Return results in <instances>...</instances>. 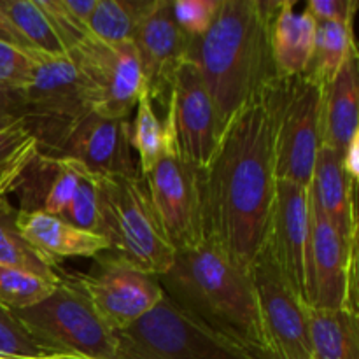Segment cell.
I'll list each match as a JSON object with an SVG mask.
<instances>
[{
  "label": "cell",
  "mask_w": 359,
  "mask_h": 359,
  "mask_svg": "<svg viewBox=\"0 0 359 359\" xmlns=\"http://www.w3.org/2000/svg\"><path fill=\"white\" fill-rule=\"evenodd\" d=\"M263 91L230 119L212 158L200 170L205 241L245 272L266 242L277 186Z\"/></svg>",
  "instance_id": "6da1fadb"
},
{
  "label": "cell",
  "mask_w": 359,
  "mask_h": 359,
  "mask_svg": "<svg viewBox=\"0 0 359 359\" xmlns=\"http://www.w3.org/2000/svg\"><path fill=\"white\" fill-rule=\"evenodd\" d=\"M279 2L221 0L214 23L191 41L196 63L216 107L221 130L277 77L270 25Z\"/></svg>",
  "instance_id": "7a4b0ae2"
},
{
  "label": "cell",
  "mask_w": 359,
  "mask_h": 359,
  "mask_svg": "<svg viewBox=\"0 0 359 359\" xmlns=\"http://www.w3.org/2000/svg\"><path fill=\"white\" fill-rule=\"evenodd\" d=\"M165 297L217 335L259 359H270L251 273L233 265L212 242L175 252L158 277Z\"/></svg>",
  "instance_id": "3957f363"
},
{
  "label": "cell",
  "mask_w": 359,
  "mask_h": 359,
  "mask_svg": "<svg viewBox=\"0 0 359 359\" xmlns=\"http://www.w3.org/2000/svg\"><path fill=\"white\" fill-rule=\"evenodd\" d=\"M98 231L109 252L160 277L170 270L175 249L160 226L140 175H97Z\"/></svg>",
  "instance_id": "277c9868"
},
{
  "label": "cell",
  "mask_w": 359,
  "mask_h": 359,
  "mask_svg": "<svg viewBox=\"0 0 359 359\" xmlns=\"http://www.w3.org/2000/svg\"><path fill=\"white\" fill-rule=\"evenodd\" d=\"M323 90L312 77L300 74L276 77L263 91L272 126L277 181L311 186L321 147Z\"/></svg>",
  "instance_id": "5b68a950"
},
{
  "label": "cell",
  "mask_w": 359,
  "mask_h": 359,
  "mask_svg": "<svg viewBox=\"0 0 359 359\" xmlns=\"http://www.w3.org/2000/svg\"><path fill=\"white\" fill-rule=\"evenodd\" d=\"M21 98L25 128L37 142L39 153L51 156L91 112L83 79L69 55L34 51V74Z\"/></svg>",
  "instance_id": "8992f818"
},
{
  "label": "cell",
  "mask_w": 359,
  "mask_h": 359,
  "mask_svg": "<svg viewBox=\"0 0 359 359\" xmlns=\"http://www.w3.org/2000/svg\"><path fill=\"white\" fill-rule=\"evenodd\" d=\"M118 359H259L217 335L170 298L128 330L116 333Z\"/></svg>",
  "instance_id": "52a82bcc"
},
{
  "label": "cell",
  "mask_w": 359,
  "mask_h": 359,
  "mask_svg": "<svg viewBox=\"0 0 359 359\" xmlns=\"http://www.w3.org/2000/svg\"><path fill=\"white\" fill-rule=\"evenodd\" d=\"M60 277L56 290L46 300L16 312V318L58 354L118 359L116 333L102 321L81 287L62 272Z\"/></svg>",
  "instance_id": "ba28073f"
},
{
  "label": "cell",
  "mask_w": 359,
  "mask_h": 359,
  "mask_svg": "<svg viewBox=\"0 0 359 359\" xmlns=\"http://www.w3.org/2000/svg\"><path fill=\"white\" fill-rule=\"evenodd\" d=\"M67 55L83 79L91 112L128 119L139 98L146 93L133 42L109 44L90 37Z\"/></svg>",
  "instance_id": "9c48e42d"
},
{
  "label": "cell",
  "mask_w": 359,
  "mask_h": 359,
  "mask_svg": "<svg viewBox=\"0 0 359 359\" xmlns=\"http://www.w3.org/2000/svg\"><path fill=\"white\" fill-rule=\"evenodd\" d=\"M358 241L347 245L309 191V238L305 249V304L323 311L358 314Z\"/></svg>",
  "instance_id": "30bf717a"
},
{
  "label": "cell",
  "mask_w": 359,
  "mask_h": 359,
  "mask_svg": "<svg viewBox=\"0 0 359 359\" xmlns=\"http://www.w3.org/2000/svg\"><path fill=\"white\" fill-rule=\"evenodd\" d=\"M151 205L165 237L175 252L205 241L200 170L181 156L177 146L168 147L147 174Z\"/></svg>",
  "instance_id": "8fae6325"
},
{
  "label": "cell",
  "mask_w": 359,
  "mask_h": 359,
  "mask_svg": "<svg viewBox=\"0 0 359 359\" xmlns=\"http://www.w3.org/2000/svg\"><path fill=\"white\" fill-rule=\"evenodd\" d=\"M95 259L97 266L91 272L74 273L70 279L114 333L139 323L163 300L165 293L158 277L109 251Z\"/></svg>",
  "instance_id": "7c38bea8"
},
{
  "label": "cell",
  "mask_w": 359,
  "mask_h": 359,
  "mask_svg": "<svg viewBox=\"0 0 359 359\" xmlns=\"http://www.w3.org/2000/svg\"><path fill=\"white\" fill-rule=\"evenodd\" d=\"M270 359H312L309 305L290 286L269 249L249 269Z\"/></svg>",
  "instance_id": "4fadbf2b"
},
{
  "label": "cell",
  "mask_w": 359,
  "mask_h": 359,
  "mask_svg": "<svg viewBox=\"0 0 359 359\" xmlns=\"http://www.w3.org/2000/svg\"><path fill=\"white\" fill-rule=\"evenodd\" d=\"M142 69L146 95L154 109L167 112L177 70L189 60L191 39L172 14V0H151L132 39Z\"/></svg>",
  "instance_id": "5bb4252c"
},
{
  "label": "cell",
  "mask_w": 359,
  "mask_h": 359,
  "mask_svg": "<svg viewBox=\"0 0 359 359\" xmlns=\"http://www.w3.org/2000/svg\"><path fill=\"white\" fill-rule=\"evenodd\" d=\"M174 128L175 146L193 167L203 170L216 151L223 133L216 107L193 60L177 70L167 112Z\"/></svg>",
  "instance_id": "9a60e30c"
},
{
  "label": "cell",
  "mask_w": 359,
  "mask_h": 359,
  "mask_svg": "<svg viewBox=\"0 0 359 359\" xmlns=\"http://www.w3.org/2000/svg\"><path fill=\"white\" fill-rule=\"evenodd\" d=\"M130 119L88 112L55 156L72 158L97 175H140L130 142Z\"/></svg>",
  "instance_id": "2e32d148"
},
{
  "label": "cell",
  "mask_w": 359,
  "mask_h": 359,
  "mask_svg": "<svg viewBox=\"0 0 359 359\" xmlns=\"http://www.w3.org/2000/svg\"><path fill=\"white\" fill-rule=\"evenodd\" d=\"M307 238L309 186L291 181H277L269 233L263 248L269 249L284 279L302 297L305 291Z\"/></svg>",
  "instance_id": "e0dca14e"
},
{
  "label": "cell",
  "mask_w": 359,
  "mask_h": 359,
  "mask_svg": "<svg viewBox=\"0 0 359 359\" xmlns=\"http://www.w3.org/2000/svg\"><path fill=\"white\" fill-rule=\"evenodd\" d=\"M86 167L72 158L35 153L25 165L16 188L20 212H46L62 217L72 202Z\"/></svg>",
  "instance_id": "ac0fdd59"
},
{
  "label": "cell",
  "mask_w": 359,
  "mask_h": 359,
  "mask_svg": "<svg viewBox=\"0 0 359 359\" xmlns=\"http://www.w3.org/2000/svg\"><path fill=\"white\" fill-rule=\"evenodd\" d=\"M16 226L25 241L55 269L62 259L97 258L109 251L104 237L72 226L51 214L20 212L16 209Z\"/></svg>",
  "instance_id": "d6986e66"
},
{
  "label": "cell",
  "mask_w": 359,
  "mask_h": 359,
  "mask_svg": "<svg viewBox=\"0 0 359 359\" xmlns=\"http://www.w3.org/2000/svg\"><path fill=\"white\" fill-rule=\"evenodd\" d=\"M354 188L356 184L347 177L342 167V154L328 146L319 147L309 191L347 245L358 241Z\"/></svg>",
  "instance_id": "ffe728a7"
},
{
  "label": "cell",
  "mask_w": 359,
  "mask_h": 359,
  "mask_svg": "<svg viewBox=\"0 0 359 359\" xmlns=\"http://www.w3.org/2000/svg\"><path fill=\"white\" fill-rule=\"evenodd\" d=\"M314 18L297 11V2L280 0L270 25V49L277 77H293L307 72L316 44Z\"/></svg>",
  "instance_id": "44dd1931"
},
{
  "label": "cell",
  "mask_w": 359,
  "mask_h": 359,
  "mask_svg": "<svg viewBox=\"0 0 359 359\" xmlns=\"http://www.w3.org/2000/svg\"><path fill=\"white\" fill-rule=\"evenodd\" d=\"M359 137L358 55L351 56L335 79L323 90L321 146L344 154Z\"/></svg>",
  "instance_id": "7402d4cb"
},
{
  "label": "cell",
  "mask_w": 359,
  "mask_h": 359,
  "mask_svg": "<svg viewBox=\"0 0 359 359\" xmlns=\"http://www.w3.org/2000/svg\"><path fill=\"white\" fill-rule=\"evenodd\" d=\"M309 342L312 359H359L358 314L309 307Z\"/></svg>",
  "instance_id": "603a6c76"
},
{
  "label": "cell",
  "mask_w": 359,
  "mask_h": 359,
  "mask_svg": "<svg viewBox=\"0 0 359 359\" xmlns=\"http://www.w3.org/2000/svg\"><path fill=\"white\" fill-rule=\"evenodd\" d=\"M316 44L307 76L323 88L328 86L351 56L358 55L353 23L316 21Z\"/></svg>",
  "instance_id": "cb8c5ba5"
},
{
  "label": "cell",
  "mask_w": 359,
  "mask_h": 359,
  "mask_svg": "<svg viewBox=\"0 0 359 359\" xmlns=\"http://www.w3.org/2000/svg\"><path fill=\"white\" fill-rule=\"evenodd\" d=\"M130 142L133 153L137 154L140 175L147 174L153 165L163 156L168 147L175 146L174 128L168 116L160 118L153 102L146 93L139 98L135 105V118L130 130Z\"/></svg>",
  "instance_id": "d4e9b609"
},
{
  "label": "cell",
  "mask_w": 359,
  "mask_h": 359,
  "mask_svg": "<svg viewBox=\"0 0 359 359\" xmlns=\"http://www.w3.org/2000/svg\"><path fill=\"white\" fill-rule=\"evenodd\" d=\"M0 266L25 270L49 280H60L58 269L49 265L21 235L16 226V207L4 198L0 202Z\"/></svg>",
  "instance_id": "484cf974"
},
{
  "label": "cell",
  "mask_w": 359,
  "mask_h": 359,
  "mask_svg": "<svg viewBox=\"0 0 359 359\" xmlns=\"http://www.w3.org/2000/svg\"><path fill=\"white\" fill-rule=\"evenodd\" d=\"M151 0H97L88 20L91 37L109 44L132 42Z\"/></svg>",
  "instance_id": "4316f807"
},
{
  "label": "cell",
  "mask_w": 359,
  "mask_h": 359,
  "mask_svg": "<svg viewBox=\"0 0 359 359\" xmlns=\"http://www.w3.org/2000/svg\"><path fill=\"white\" fill-rule=\"evenodd\" d=\"M0 9L20 32L28 48L44 55H67L51 21L39 7L37 0H0Z\"/></svg>",
  "instance_id": "83f0119b"
},
{
  "label": "cell",
  "mask_w": 359,
  "mask_h": 359,
  "mask_svg": "<svg viewBox=\"0 0 359 359\" xmlns=\"http://www.w3.org/2000/svg\"><path fill=\"white\" fill-rule=\"evenodd\" d=\"M58 283L60 280L44 279L25 270L0 266V305L14 314L27 311L46 300Z\"/></svg>",
  "instance_id": "f1b7e54d"
},
{
  "label": "cell",
  "mask_w": 359,
  "mask_h": 359,
  "mask_svg": "<svg viewBox=\"0 0 359 359\" xmlns=\"http://www.w3.org/2000/svg\"><path fill=\"white\" fill-rule=\"evenodd\" d=\"M51 356L60 354L35 339L14 312L0 305V358L42 359Z\"/></svg>",
  "instance_id": "f546056e"
},
{
  "label": "cell",
  "mask_w": 359,
  "mask_h": 359,
  "mask_svg": "<svg viewBox=\"0 0 359 359\" xmlns=\"http://www.w3.org/2000/svg\"><path fill=\"white\" fill-rule=\"evenodd\" d=\"M63 221L70 223L72 226L81 228V230L98 231V186H97V174L86 172L81 177L77 191L74 195L72 202L67 207V210L62 216Z\"/></svg>",
  "instance_id": "4dcf8cb0"
},
{
  "label": "cell",
  "mask_w": 359,
  "mask_h": 359,
  "mask_svg": "<svg viewBox=\"0 0 359 359\" xmlns=\"http://www.w3.org/2000/svg\"><path fill=\"white\" fill-rule=\"evenodd\" d=\"M34 74V49L0 41V86L23 91Z\"/></svg>",
  "instance_id": "1f68e13d"
},
{
  "label": "cell",
  "mask_w": 359,
  "mask_h": 359,
  "mask_svg": "<svg viewBox=\"0 0 359 359\" xmlns=\"http://www.w3.org/2000/svg\"><path fill=\"white\" fill-rule=\"evenodd\" d=\"M221 0H172L175 23L188 39H200L214 23Z\"/></svg>",
  "instance_id": "d6a6232c"
},
{
  "label": "cell",
  "mask_w": 359,
  "mask_h": 359,
  "mask_svg": "<svg viewBox=\"0 0 359 359\" xmlns=\"http://www.w3.org/2000/svg\"><path fill=\"white\" fill-rule=\"evenodd\" d=\"M39 7L46 13V16L51 21L56 35L62 41L63 48L67 53L76 49L77 46L83 44L86 39L91 37L90 30L84 23L77 21L69 11L65 9L62 0H37Z\"/></svg>",
  "instance_id": "836d02e7"
},
{
  "label": "cell",
  "mask_w": 359,
  "mask_h": 359,
  "mask_svg": "<svg viewBox=\"0 0 359 359\" xmlns=\"http://www.w3.org/2000/svg\"><path fill=\"white\" fill-rule=\"evenodd\" d=\"M37 149V142L23 123L0 126V167Z\"/></svg>",
  "instance_id": "e575fe53"
},
{
  "label": "cell",
  "mask_w": 359,
  "mask_h": 359,
  "mask_svg": "<svg viewBox=\"0 0 359 359\" xmlns=\"http://www.w3.org/2000/svg\"><path fill=\"white\" fill-rule=\"evenodd\" d=\"M305 11L316 21H342L354 23L358 11L356 0H311L305 6Z\"/></svg>",
  "instance_id": "d590c367"
},
{
  "label": "cell",
  "mask_w": 359,
  "mask_h": 359,
  "mask_svg": "<svg viewBox=\"0 0 359 359\" xmlns=\"http://www.w3.org/2000/svg\"><path fill=\"white\" fill-rule=\"evenodd\" d=\"M23 123V98L21 91L0 86V126Z\"/></svg>",
  "instance_id": "8d00e7d4"
},
{
  "label": "cell",
  "mask_w": 359,
  "mask_h": 359,
  "mask_svg": "<svg viewBox=\"0 0 359 359\" xmlns=\"http://www.w3.org/2000/svg\"><path fill=\"white\" fill-rule=\"evenodd\" d=\"M37 151L23 154V156L16 158V160L9 161V163L0 167V202H2L4 198H9V195L14 191V188H16V182L18 179H20L21 172H23L25 165L28 163V160H30Z\"/></svg>",
  "instance_id": "74e56055"
},
{
  "label": "cell",
  "mask_w": 359,
  "mask_h": 359,
  "mask_svg": "<svg viewBox=\"0 0 359 359\" xmlns=\"http://www.w3.org/2000/svg\"><path fill=\"white\" fill-rule=\"evenodd\" d=\"M342 167L346 170L347 177L356 184L359 175V137L347 146L342 154Z\"/></svg>",
  "instance_id": "f35d334b"
},
{
  "label": "cell",
  "mask_w": 359,
  "mask_h": 359,
  "mask_svg": "<svg viewBox=\"0 0 359 359\" xmlns=\"http://www.w3.org/2000/svg\"><path fill=\"white\" fill-rule=\"evenodd\" d=\"M65 9L76 18L77 21L84 23L88 27V20H90L91 13H93L97 0H62Z\"/></svg>",
  "instance_id": "ab89813d"
},
{
  "label": "cell",
  "mask_w": 359,
  "mask_h": 359,
  "mask_svg": "<svg viewBox=\"0 0 359 359\" xmlns=\"http://www.w3.org/2000/svg\"><path fill=\"white\" fill-rule=\"evenodd\" d=\"M0 41L9 42V44L21 46V48H28L27 42H25V39L21 37L20 32L14 28V25L11 23L9 18L6 16V13H4L2 9H0Z\"/></svg>",
  "instance_id": "60d3db41"
},
{
  "label": "cell",
  "mask_w": 359,
  "mask_h": 359,
  "mask_svg": "<svg viewBox=\"0 0 359 359\" xmlns=\"http://www.w3.org/2000/svg\"><path fill=\"white\" fill-rule=\"evenodd\" d=\"M42 359H93V358H84V356H69V354H60V356L42 358Z\"/></svg>",
  "instance_id": "b9f144b4"
},
{
  "label": "cell",
  "mask_w": 359,
  "mask_h": 359,
  "mask_svg": "<svg viewBox=\"0 0 359 359\" xmlns=\"http://www.w3.org/2000/svg\"><path fill=\"white\" fill-rule=\"evenodd\" d=\"M0 359H4V358H0Z\"/></svg>",
  "instance_id": "7bdbcfd3"
}]
</instances>
